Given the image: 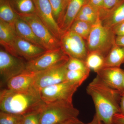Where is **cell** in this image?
Masks as SVG:
<instances>
[{"label": "cell", "instance_id": "cell-24", "mask_svg": "<svg viewBox=\"0 0 124 124\" xmlns=\"http://www.w3.org/2000/svg\"><path fill=\"white\" fill-rule=\"evenodd\" d=\"M89 71L67 70L65 81L80 86L88 77Z\"/></svg>", "mask_w": 124, "mask_h": 124}, {"label": "cell", "instance_id": "cell-8", "mask_svg": "<svg viewBox=\"0 0 124 124\" xmlns=\"http://www.w3.org/2000/svg\"><path fill=\"white\" fill-rule=\"evenodd\" d=\"M60 47L70 58L85 61L88 53L86 41L73 31L63 33L60 39Z\"/></svg>", "mask_w": 124, "mask_h": 124}, {"label": "cell", "instance_id": "cell-1", "mask_svg": "<svg viewBox=\"0 0 124 124\" xmlns=\"http://www.w3.org/2000/svg\"><path fill=\"white\" fill-rule=\"evenodd\" d=\"M87 94L92 98L95 115L105 124H113L115 114L120 113L121 93L105 84L97 76L88 85Z\"/></svg>", "mask_w": 124, "mask_h": 124}, {"label": "cell", "instance_id": "cell-27", "mask_svg": "<svg viewBox=\"0 0 124 124\" xmlns=\"http://www.w3.org/2000/svg\"><path fill=\"white\" fill-rule=\"evenodd\" d=\"M66 68L67 70H68L90 71V69L86 66L85 61L75 58L69 57L66 64Z\"/></svg>", "mask_w": 124, "mask_h": 124}, {"label": "cell", "instance_id": "cell-9", "mask_svg": "<svg viewBox=\"0 0 124 124\" xmlns=\"http://www.w3.org/2000/svg\"><path fill=\"white\" fill-rule=\"evenodd\" d=\"M26 64L22 58L14 56L1 49L0 75L2 82L6 83L12 78L24 72Z\"/></svg>", "mask_w": 124, "mask_h": 124}, {"label": "cell", "instance_id": "cell-37", "mask_svg": "<svg viewBox=\"0 0 124 124\" xmlns=\"http://www.w3.org/2000/svg\"><path fill=\"white\" fill-rule=\"evenodd\" d=\"M99 120H100L99 119L98 117L95 114L94 116L93 117V119L90 122L87 123V124H84V123H82L81 124H98Z\"/></svg>", "mask_w": 124, "mask_h": 124}, {"label": "cell", "instance_id": "cell-12", "mask_svg": "<svg viewBox=\"0 0 124 124\" xmlns=\"http://www.w3.org/2000/svg\"><path fill=\"white\" fill-rule=\"evenodd\" d=\"M97 76L108 86L124 93V70L120 67H104L96 72Z\"/></svg>", "mask_w": 124, "mask_h": 124}, {"label": "cell", "instance_id": "cell-6", "mask_svg": "<svg viewBox=\"0 0 124 124\" xmlns=\"http://www.w3.org/2000/svg\"><path fill=\"white\" fill-rule=\"evenodd\" d=\"M69 58V56L61 48L54 50H47L38 57L27 62L26 70L40 72L66 63Z\"/></svg>", "mask_w": 124, "mask_h": 124}, {"label": "cell", "instance_id": "cell-4", "mask_svg": "<svg viewBox=\"0 0 124 124\" xmlns=\"http://www.w3.org/2000/svg\"><path fill=\"white\" fill-rule=\"evenodd\" d=\"M79 111L72 103L45 104L39 111L40 124H59L78 118Z\"/></svg>", "mask_w": 124, "mask_h": 124}, {"label": "cell", "instance_id": "cell-14", "mask_svg": "<svg viewBox=\"0 0 124 124\" xmlns=\"http://www.w3.org/2000/svg\"><path fill=\"white\" fill-rule=\"evenodd\" d=\"M38 72L25 70L22 73L12 78L6 82L7 88L18 91H29L33 89V82Z\"/></svg>", "mask_w": 124, "mask_h": 124}, {"label": "cell", "instance_id": "cell-7", "mask_svg": "<svg viewBox=\"0 0 124 124\" xmlns=\"http://www.w3.org/2000/svg\"><path fill=\"white\" fill-rule=\"evenodd\" d=\"M19 16L29 24L46 50H54L61 48L60 40L53 35L36 14Z\"/></svg>", "mask_w": 124, "mask_h": 124}, {"label": "cell", "instance_id": "cell-15", "mask_svg": "<svg viewBox=\"0 0 124 124\" xmlns=\"http://www.w3.org/2000/svg\"><path fill=\"white\" fill-rule=\"evenodd\" d=\"M17 36L15 26L0 20L1 45L8 53L19 58L16 53L15 48V43Z\"/></svg>", "mask_w": 124, "mask_h": 124}, {"label": "cell", "instance_id": "cell-18", "mask_svg": "<svg viewBox=\"0 0 124 124\" xmlns=\"http://www.w3.org/2000/svg\"><path fill=\"white\" fill-rule=\"evenodd\" d=\"M104 26L111 28L115 24L124 20V0L115 8L100 18Z\"/></svg>", "mask_w": 124, "mask_h": 124}, {"label": "cell", "instance_id": "cell-41", "mask_svg": "<svg viewBox=\"0 0 124 124\" xmlns=\"http://www.w3.org/2000/svg\"></svg>", "mask_w": 124, "mask_h": 124}, {"label": "cell", "instance_id": "cell-20", "mask_svg": "<svg viewBox=\"0 0 124 124\" xmlns=\"http://www.w3.org/2000/svg\"><path fill=\"white\" fill-rule=\"evenodd\" d=\"M13 9L19 16L36 14L33 0H8Z\"/></svg>", "mask_w": 124, "mask_h": 124}, {"label": "cell", "instance_id": "cell-29", "mask_svg": "<svg viewBox=\"0 0 124 124\" xmlns=\"http://www.w3.org/2000/svg\"><path fill=\"white\" fill-rule=\"evenodd\" d=\"M123 0H103V7L102 11L99 13L101 18L106 14L112 10Z\"/></svg>", "mask_w": 124, "mask_h": 124}, {"label": "cell", "instance_id": "cell-35", "mask_svg": "<svg viewBox=\"0 0 124 124\" xmlns=\"http://www.w3.org/2000/svg\"><path fill=\"white\" fill-rule=\"evenodd\" d=\"M83 123L78 118L69 120L68 121L59 124H81Z\"/></svg>", "mask_w": 124, "mask_h": 124}, {"label": "cell", "instance_id": "cell-31", "mask_svg": "<svg viewBox=\"0 0 124 124\" xmlns=\"http://www.w3.org/2000/svg\"><path fill=\"white\" fill-rule=\"evenodd\" d=\"M111 29L116 36L124 35V20L114 25Z\"/></svg>", "mask_w": 124, "mask_h": 124}, {"label": "cell", "instance_id": "cell-33", "mask_svg": "<svg viewBox=\"0 0 124 124\" xmlns=\"http://www.w3.org/2000/svg\"><path fill=\"white\" fill-rule=\"evenodd\" d=\"M113 124H124V114L120 113H116L113 119Z\"/></svg>", "mask_w": 124, "mask_h": 124}, {"label": "cell", "instance_id": "cell-26", "mask_svg": "<svg viewBox=\"0 0 124 124\" xmlns=\"http://www.w3.org/2000/svg\"><path fill=\"white\" fill-rule=\"evenodd\" d=\"M54 18L58 25L60 24L64 16L66 7L63 0H49Z\"/></svg>", "mask_w": 124, "mask_h": 124}, {"label": "cell", "instance_id": "cell-16", "mask_svg": "<svg viewBox=\"0 0 124 124\" xmlns=\"http://www.w3.org/2000/svg\"><path fill=\"white\" fill-rule=\"evenodd\" d=\"M87 0H70L59 26L63 32L70 30L77 16Z\"/></svg>", "mask_w": 124, "mask_h": 124}, {"label": "cell", "instance_id": "cell-19", "mask_svg": "<svg viewBox=\"0 0 124 124\" xmlns=\"http://www.w3.org/2000/svg\"><path fill=\"white\" fill-rule=\"evenodd\" d=\"M124 64V46L115 45L105 59L104 67H120Z\"/></svg>", "mask_w": 124, "mask_h": 124}, {"label": "cell", "instance_id": "cell-36", "mask_svg": "<svg viewBox=\"0 0 124 124\" xmlns=\"http://www.w3.org/2000/svg\"><path fill=\"white\" fill-rule=\"evenodd\" d=\"M120 113L124 114V93H122L120 102Z\"/></svg>", "mask_w": 124, "mask_h": 124}, {"label": "cell", "instance_id": "cell-40", "mask_svg": "<svg viewBox=\"0 0 124 124\" xmlns=\"http://www.w3.org/2000/svg\"><path fill=\"white\" fill-rule=\"evenodd\" d=\"M22 124V121H20V122H18L17 123V124Z\"/></svg>", "mask_w": 124, "mask_h": 124}, {"label": "cell", "instance_id": "cell-30", "mask_svg": "<svg viewBox=\"0 0 124 124\" xmlns=\"http://www.w3.org/2000/svg\"><path fill=\"white\" fill-rule=\"evenodd\" d=\"M39 111L23 116L22 124H40Z\"/></svg>", "mask_w": 124, "mask_h": 124}, {"label": "cell", "instance_id": "cell-25", "mask_svg": "<svg viewBox=\"0 0 124 124\" xmlns=\"http://www.w3.org/2000/svg\"><path fill=\"white\" fill-rule=\"evenodd\" d=\"M92 25L84 21L76 20L69 30L75 32L86 41L91 31Z\"/></svg>", "mask_w": 124, "mask_h": 124}, {"label": "cell", "instance_id": "cell-13", "mask_svg": "<svg viewBox=\"0 0 124 124\" xmlns=\"http://www.w3.org/2000/svg\"><path fill=\"white\" fill-rule=\"evenodd\" d=\"M15 48L18 57L28 61L38 57L47 50L31 42L23 39L17 35L15 43Z\"/></svg>", "mask_w": 124, "mask_h": 124}, {"label": "cell", "instance_id": "cell-11", "mask_svg": "<svg viewBox=\"0 0 124 124\" xmlns=\"http://www.w3.org/2000/svg\"><path fill=\"white\" fill-rule=\"evenodd\" d=\"M36 14L42 22L55 37L60 40L64 33L60 29L54 18L49 0H33Z\"/></svg>", "mask_w": 124, "mask_h": 124}, {"label": "cell", "instance_id": "cell-23", "mask_svg": "<svg viewBox=\"0 0 124 124\" xmlns=\"http://www.w3.org/2000/svg\"><path fill=\"white\" fill-rule=\"evenodd\" d=\"M105 59L103 55L98 52H89L88 53L85 62L89 69L96 73L104 67Z\"/></svg>", "mask_w": 124, "mask_h": 124}, {"label": "cell", "instance_id": "cell-3", "mask_svg": "<svg viewBox=\"0 0 124 124\" xmlns=\"http://www.w3.org/2000/svg\"><path fill=\"white\" fill-rule=\"evenodd\" d=\"M116 37L110 28L103 25L99 16L96 22L92 25L86 40L88 53L98 52L106 57L116 44Z\"/></svg>", "mask_w": 124, "mask_h": 124}, {"label": "cell", "instance_id": "cell-2", "mask_svg": "<svg viewBox=\"0 0 124 124\" xmlns=\"http://www.w3.org/2000/svg\"><path fill=\"white\" fill-rule=\"evenodd\" d=\"M44 104L39 93L33 89L18 91L7 88L0 92V109L4 112L24 116L38 111Z\"/></svg>", "mask_w": 124, "mask_h": 124}, {"label": "cell", "instance_id": "cell-28", "mask_svg": "<svg viewBox=\"0 0 124 124\" xmlns=\"http://www.w3.org/2000/svg\"><path fill=\"white\" fill-rule=\"evenodd\" d=\"M23 116L18 115L1 111L0 124H16L22 121Z\"/></svg>", "mask_w": 124, "mask_h": 124}, {"label": "cell", "instance_id": "cell-22", "mask_svg": "<svg viewBox=\"0 0 124 124\" xmlns=\"http://www.w3.org/2000/svg\"><path fill=\"white\" fill-rule=\"evenodd\" d=\"M17 16L8 0H0V20L15 26Z\"/></svg>", "mask_w": 124, "mask_h": 124}, {"label": "cell", "instance_id": "cell-17", "mask_svg": "<svg viewBox=\"0 0 124 124\" xmlns=\"http://www.w3.org/2000/svg\"><path fill=\"white\" fill-rule=\"evenodd\" d=\"M15 27L17 35L23 39L45 48L29 24L18 15L16 20Z\"/></svg>", "mask_w": 124, "mask_h": 124}, {"label": "cell", "instance_id": "cell-10", "mask_svg": "<svg viewBox=\"0 0 124 124\" xmlns=\"http://www.w3.org/2000/svg\"><path fill=\"white\" fill-rule=\"evenodd\" d=\"M67 63L38 72L34 80L32 88L39 93L47 86L65 81Z\"/></svg>", "mask_w": 124, "mask_h": 124}, {"label": "cell", "instance_id": "cell-32", "mask_svg": "<svg viewBox=\"0 0 124 124\" xmlns=\"http://www.w3.org/2000/svg\"><path fill=\"white\" fill-rule=\"evenodd\" d=\"M87 3L96 9L99 13L102 9L103 0H87Z\"/></svg>", "mask_w": 124, "mask_h": 124}, {"label": "cell", "instance_id": "cell-34", "mask_svg": "<svg viewBox=\"0 0 124 124\" xmlns=\"http://www.w3.org/2000/svg\"><path fill=\"white\" fill-rule=\"evenodd\" d=\"M115 43L117 45L124 46V35L116 36Z\"/></svg>", "mask_w": 124, "mask_h": 124}, {"label": "cell", "instance_id": "cell-5", "mask_svg": "<svg viewBox=\"0 0 124 124\" xmlns=\"http://www.w3.org/2000/svg\"><path fill=\"white\" fill-rule=\"evenodd\" d=\"M79 86L64 81L42 89L39 92L40 97L45 104L59 102L72 103L73 94Z\"/></svg>", "mask_w": 124, "mask_h": 124}, {"label": "cell", "instance_id": "cell-21", "mask_svg": "<svg viewBox=\"0 0 124 124\" xmlns=\"http://www.w3.org/2000/svg\"><path fill=\"white\" fill-rule=\"evenodd\" d=\"M99 16V12L86 2L81 8L75 21L81 20L93 25L96 22Z\"/></svg>", "mask_w": 124, "mask_h": 124}, {"label": "cell", "instance_id": "cell-39", "mask_svg": "<svg viewBox=\"0 0 124 124\" xmlns=\"http://www.w3.org/2000/svg\"><path fill=\"white\" fill-rule=\"evenodd\" d=\"M98 124H104L103 122H102V121H101L99 120V122Z\"/></svg>", "mask_w": 124, "mask_h": 124}, {"label": "cell", "instance_id": "cell-38", "mask_svg": "<svg viewBox=\"0 0 124 124\" xmlns=\"http://www.w3.org/2000/svg\"><path fill=\"white\" fill-rule=\"evenodd\" d=\"M63 0V1H64V3L65 6H66V7L67 8L68 3H69V1H70V0Z\"/></svg>", "mask_w": 124, "mask_h": 124}]
</instances>
